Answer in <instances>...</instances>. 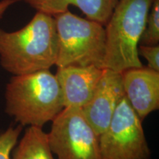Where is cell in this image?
<instances>
[{
	"mask_svg": "<svg viewBox=\"0 0 159 159\" xmlns=\"http://www.w3.org/2000/svg\"><path fill=\"white\" fill-rule=\"evenodd\" d=\"M153 0H119L105 27L103 69L122 73L142 67L138 47Z\"/></svg>",
	"mask_w": 159,
	"mask_h": 159,
	"instance_id": "cell-3",
	"label": "cell"
},
{
	"mask_svg": "<svg viewBox=\"0 0 159 159\" xmlns=\"http://www.w3.org/2000/svg\"><path fill=\"white\" fill-rule=\"evenodd\" d=\"M139 55H141L148 61V67L152 70L159 71V46L139 45Z\"/></svg>",
	"mask_w": 159,
	"mask_h": 159,
	"instance_id": "cell-14",
	"label": "cell"
},
{
	"mask_svg": "<svg viewBox=\"0 0 159 159\" xmlns=\"http://www.w3.org/2000/svg\"><path fill=\"white\" fill-rule=\"evenodd\" d=\"M58 41L53 16L37 11L15 32L0 28V64L13 76L47 70L55 66Z\"/></svg>",
	"mask_w": 159,
	"mask_h": 159,
	"instance_id": "cell-1",
	"label": "cell"
},
{
	"mask_svg": "<svg viewBox=\"0 0 159 159\" xmlns=\"http://www.w3.org/2000/svg\"><path fill=\"white\" fill-rule=\"evenodd\" d=\"M5 99L6 113L21 126L42 128L64 108L59 83L49 69L12 77Z\"/></svg>",
	"mask_w": 159,
	"mask_h": 159,
	"instance_id": "cell-2",
	"label": "cell"
},
{
	"mask_svg": "<svg viewBox=\"0 0 159 159\" xmlns=\"http://www.w3.org/2000/svg\"><path fill=\"white\" fill-rule=\"evenodd\" d=\"M125 95L143 120L159 108V71L148 67L132 68L122 72Z\"/></svg>",
	"mask_w": 159,
	"mask_h": 159,
	"instance_id": "cell-8",
	"label": "cell"
},
{
	"mask_svg": "<svg viewBox=\"0 0 159 159\" xmlns=\"http://www.w3.org/2000/svg\"><path fill=\"white\" fill-rule=\"evenodd\" d=\"M142 122L125 95L99 136L101 159H150Z\"/></svg>",
	"mask_w": 159,
	"mask_h": 159,
	"instance_id": "cell-6",
	"label": "cell"
},
{
	"mask_svg": "<svg viewBox=\"0 0 159 159\" xmlns=\"http://www.w3.org/2000/svg\"><path fill=\"white\" fill-rule=\"evenodd\" d=\"M18 1L19 0H1L0 1V19L2 18L6 11Z\"/></svg>",
	"mask_w": 159,
	"mask_h": 159,
	"instance_id": "cell-15",
	"label": "cell"
},
{
	"mask_svg": "<svg viewBox=\"0 0 159 159\" xmlns=\"http://www.w3.org/2000/svg\"><path fill=\"white\" fill-rule=\"evenodd\" d=\"M37 11L54 16L70 5L78 7L89 19L106 25L119 0H21Z\"/></svg>",
	"mask_w": 159,
	"mask_h": 159,
	"instance_id": "cell-10",
	"label": "cell"
},
{
	"mask_svg": "<svg viewBox=\"0 0 159 159\" xmlns=\"http://www.w3.org/2000/svg\"><path fill=\"white\" fill-rule=\"evenodd\" d=\"M52 122L48 144L57 159H101L99 136L82 108H64Z\"/></svg>",
	"mask_w": 159,
	"mask_h": 159,
	"instance_id": "cell-5",
	"label": "cell"
},
{
	"mask_svg": "<svg viewBox=\"0 0 159 159\" xmlns=\"http://www.w3.org/2000/svg\"><path fill=\"white\" fill-rule=\"evenodd\" d=\"M159 43V0H153L147 18L139 45L154 46Z\"/></svg>",
	"mask_w": 159,
	"mask_h": 159,
	"instance_id": "cell-12",
	"label": "cell"
},
{
	"mask_svg": "<svg viewBox=\"0 0 159 159\" xmlns=\"http://www.w3.org/2000/svg\"><path fill=\"white\" fill-rule=\"evenodd\" d=\"M11 159H55L49 148L47 134L41 128L29 126Z\"/></svg>",
	"mask_w": 159,
	"mask_h": 159,
	"instance_id": "cell-11",
	"label": "cell"
},
{
	"mask_svg": "<svg viewBox=\"0 0 159 159\" xmlns=\"http://www.w3.org/2000/svg\"><path fill=\"white\" fill-rule=\"evenodd\" d=\"M124 96L122 73L104 69L94 94L82 108L85 118L99 136L108 127Z\"/></svg>",
	"mask_w": 159,
	"mask_h": 159,
	"instance_id": "cell-7",
	"label": "cell"
},
{
	"mask_svg": "<svg viewBox=\"0 0 159 159\" xmlns=\"http://www.w3.org/2000/svg\"><path fill=\"white\" fill-rule=\"evenodd\" d=\"M53 17L58 41L55 66H94L104 69L106 38L103 25L77 16L69 10Z\"/></svg>",
	"mask_w": 159,
	"mask_h": 159,
	"instance_id": "cell-4",
	"label": "cell"
},
{
	"mask_svg": "<svg viewBox=\"0 0 159 159\" xmlns=\"http://www.w3.org/2000/svg\"><path fill=\"white\" fill-rule=\"evenodd\" d=\"M103 71L94 66L57 67L55 77L62 93L64 108H83L94 94Z\"/></svg>",
	"mask_w": 159,
	"mask_h": 159,
	"instance_id": "cell-9",
	"label": "cell"
},
{
	"mask_svg": "<svg viewBox=\"0 0 159 159\" xmlns=\"http://www.w3.org/2000/svg\"><path fill=\"white\" fill-rule=\"evenodd\" d=\"M22 128L21 125L11 126L0 134V159H11V152L17 144Z\"/></svg>",
	"mask_w": 159,
	"mask_h": 159,
	"instance_id": "cell-13",
	"label": "cell"
}]
</instances>
